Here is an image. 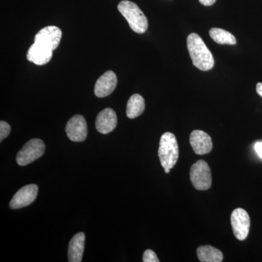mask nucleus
Here are the masks:
<instances>
[{"mask_svg": "<svg viewBox=\"0 0 262 262\" xmlns=\"http://www.w3.org/2000/svg\"><path fill=\"white\" fill-rule=\"evenodd\" d=\"M187 48L194 67L202 71L211 70L213 68V55L198 34L192 33L188 36Z\"/></svg>", "mask_w": 262, "mask_h": 262, "instance_id": "obj_1", "label": "nucleus"}, {"mask_svg": "<svg viewBox=\"0 0 262 262\" xmlns=\"http://www.w3.org/2000/svg\"><path fill=\"white\" fill-rule=\"evenodd\" d=\"M119 11L126 19L130 29L138 34H143L147 30L148 20L137 5L128 0L119 3Z\"/></svg>", "mask_w": 262, "mask_h": 262, "instance_id": "obj_2", "label": "nucleus"}, {"mask_svg": "<svg viewBox=\"0 0 262 262\" xmlns=\"http://www.w3.org/2000/svg\"><path fill=\"white\" fill-rule=\"evenodd\" d=\"M178 142L171 133H165L160 138L158 149L160 163L164 168H173L179 156Z\"/></svg>", "mask_w": 262, "mask_h": 262, "instance_id": "obj_3", "label": "nucleus"}, {"mask_svg": "<svg viewBox=\"0 0 262 262\" xmlns=\"http://www.w3.org/2000/svg\"><path fill=\"white\" fill-rule=\"evenodd\" d=\"M190 180L198 190H208L211 187V170L205 160H200L191 167Z\"/></svg>", "mask_w": 262, "mask_h": 262, "instance_id": "obj_4", "label": "nucleus"}, {"mask_svg": "<svg viewBox=\"0 0 262 262\" xmlns=\"http://www.w3.org/2000/svg\"><path fill=\"white\" fill-rule=\"evenodd\" d=\"M46 151V145L40 139H34L24 144L16 157L17 163L25 166L42 157Z\"/></svg>", "mask_w": 262, "mask_h": 262, "instance_id": "obj_5", "label": "nucleus"}, {"mask_svg": "<svg viewBox=\"0 0 262 262\" xmlns=\"http://www.w3.org/2000/svg\"><path fill=\"white\" fill-rule=\"evenodd\" d=\"M62 37L61 29L56 26H49L41 29L34 37V43L53 51L59 46Z\"/></svg>", "mask_w": 262, "mask_h": 262, "instance_id": "obj_6", "label": "nucleus"}, {"mask_svg": "<svg viewBox=\"0 0 262 262\" xmlns=\"http://www.w3.org/2000/svg\"><path fill=\"white\" fill-rule=\"evenodd\" d=\"M230 220L234 237L239 241L246 239L249 233L251 225L247 211L243 208H236L232 212Z\"/></svg>", "mask_w": 262, "mask_h": 262, "instance_id": "obj_7", "label": "nucleus"}, {"mask_svg": "<svg viewBox=\"0 0 262 262\" xmlns=\"http://www.w3.org/2000/svg\"><path fill=\"white\" fill-rule=\"evenodd\" d=\"M66 133L71 141L82 142L85 140L88 136V127L84 117L80 115L72 117L67 122Z\"/></svg>", "mask_w": 262, "mask_h": 262, "instance_id": "obj_8", "label": "nucleus"}, {"mask_svg": "<svg viewBox=\"0 0 262 262\" xmlns=\"http://www.w3.org/2000/svg\"><path fill=\"white\" fill-rule=\"evenodd\" d=\"M38 193L36 184H29L19 189L10 203L11 209H19L32 204L35 201Z\"/></svg>", "mask_w": 262, "mask_h": 262, "instance_id": "obj_9", "label": "nucleus"}, {"mask_svg": "<svg viewBox=\"0 0 262 262\" xmlns=\"http://www.w3.org/2000/svg\"><path fill=\"white\" fill-rule=\"evenodd\" d=\"M189 142L196 155L208 154L213 148L211 136L203 130H193L189 136Z\"/></svg>", "mask_w": 262, "mask_h": 262, "instance_id": "obj_10", "label": "nucleus"}, {"mask_svg": "<svg viewBox=\"0 0 262 262\" xmlns=\"http://www.w3.org/2000/svg\"><path fill=\"white\" fill-rule=\"evenodd\" d=\"M117 84V75L113 71H107L98 78L95 84V95L98 98L110 96L115 91Z\"/></svg>", "mask_w": 262, "mask_h": 262, "instance_id": "obj_11", "label": "nucleus"}, {"mask_svg": "<svg viewBox=\"0 0 262 262\" xmlns=\"http://www.w3.org/2000/svg\"><path fill=\"white\" fill-rule=\"evenodd\" d=\"M117 125V117L113 108H106L98 114L96 127L98 132L107 134L115 130Z\"/></svg>", "mask_w": 262, "mask_h": 262, "instance_id": "obj_12", "label": "nucleus"}, {"mask_svg": "<svg viewBox=\"0 0 262 262\" xmlns=\"http://www.w3.org/2000/svg\"><path fill=\"white\" fill-rule=\"evenodd\" d=\"M53 51L34 43L29 48L27 59L36 65H45L51 61Z\"/></svg>", "mask_w": 262, "mask_h": 262, "instance_id": "obj_13", "label": "nucleus"}, {"mask_svg": "<svg viewBox=\"0 0 262 262\" xmlns=\"http://www.w3.org/2000/svg\"><path fill=\"white\" fill-rule=\"evenodd\" d=\"M84 241H85V235L83 232L76 234L72 237L69 245V261H82L84 250Z\"/></svg>", "mask_w": 262, "mask_h": 262, "instance_id": "obj_14", "label": "nucleus"}, {"mask_svg": "<svg viewBox=\"0 0 262 262\" xmlns=\"http://www.w3.org/2000/svg\"><path fill=\"white\" fill-rule=\"evenodd\" d=\"M145 110V102L144 98L139 94L130 96L127 103L126 115L130 119L140 116Z\"/></svg>", "mask_w": 262, "mask_h": 262, "instance_id": "obj_15", "label": "nucleus"}, {"mask_svg": "<svg viewBox=\"0 0 262 262\" xmlns=\"http://www.w3.org/2000/svg\"><path fill=\"white\" fill-rule=\"evenodd\" d=\"M196 254L201 262H221L223 260V253L211 246H200Z\"/></svg>", "mask_w": 262, "mask_h": 262, "instance_id": "obj_16", "label": "nucleus"}, {"mask_svg": "<svg viewBox=\"0 0 262 262\" xmlns=\"http://www.w3.org/2000/svg\"><path fill=\"white\" fill-rule=\"evenodd\" d=\"M209 34L214 42L220 45H235L237 43L233 34L224 29L212 28L210 29Z\"/></svg>", "mask_w": 262, "mask_h": 262, "instance_id": "obj_17", "label": "nucleus"}, {"mask_svg": "<svg viewBox=\"0 0 262 262\" xmlns=\"http://www.w3.org/2000/svg\"><path fill=\"white\" fill-rule=\"evenodd\" d=\"M143 261L144 262H159L160 260L157 256L156 253L151 250H146L143 256Z\"/></svg>", "mask_w": 262, "mask_h": 262, "instance_id": "obj_18", "label": "nucleus"}, {"mask_svg": "<svg viewBox=\"0 0 262 262\" xmlns=\"http://www.w3.org/2000/svg\"><path fill=\"white\" fill-rule=\"evenodd\" d=\"M10 133V126L9 124L6 122H0V141H3V139L8 137Z\"/></svg>", "mask_w": 262, "mask_h": 262, "instance_id": "obj_19", "label": "nucleus"}, {"mask_svg": "<svg viewBox=\"0 0 262 262\" xmlns=\"http://www.w3.org/2000/svg\"><path fill=\"white\" fill-rule=\"evenodd\" d=\"M254 148L259 158H261L262 159V142L256 143L255 144Z\"/></svg>", "mask_w": 262, "mask_h": 262, "instance_id": "obj_20", "label": "nucleus"}, {"mask_svg": "<svg viewBox=\"0 0 262 262\" xmlns=\"http://www.w3.org/2000/svg\"><path fill=\"white\" fill-rule=\"evenodd\" d=\"M216 0H199L200 3L205 6H211L215 3Z\"/></svg>", "mask_w": 262, "mask_h": 262, "instance_id": "obj_21", "label": "nucleus"}, {"mask_svg": "<svg viewBox=\"0 0 262 262\" xmlns=\"http://www.w3.org/2000/svg\"><path fill=\"white\" fill-rule=\"evenodd\" d=\"M256 92L262 97V82H258L256 84Z\"/></svg>", "mask_w": 262, "mask_h": 262, "instance_id": "obj_22", "label": "nucleus"}, {"mask_svg": "<svg viewBox=\"0 0 262 262\" xmlns=\"http://www.w3.org/2000/svg\"><path fill=\"white\" fill-rule=\"evenodd\" d=\"M165 169V173H170V168H164Z\"/></svg>", "mask_w": 262, "mask_h": 262, "instance_id": "obj_23", "label": "nucleus"}]
</instances>
